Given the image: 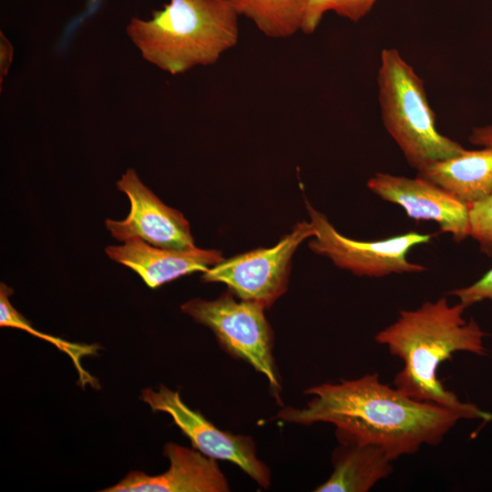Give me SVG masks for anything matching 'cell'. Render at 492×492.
<instances>
[{
  "mask_svg": "<svg viewBox=\"0 0 492 492\" xmlns=\"http://www.w3.org/2000/svg\"><path fill=\"white\" fill-rule=\"evenodd\" d=\"M470 236L492 254V193L469 208Z\"/></svg>",
  "mask_w": 492,
  "mask_h": 492,
  "instance_id": "obj_18",
  "label": "cell"
},
{
  "mask_svg": "<svg viewBox=\"0 0 492 492\" xmlns=\"http://www.w3.org/2000/svg\"><path fill=\"white\" fill-rule=\"evenodd\" d=\"M141 399L153 411L169 415L175 425L200 453L235 464L261 487H269L270 470L257 457L256 446L251 436H237L219 429L201 414L185 405L179 392L164 385L158 391L144 389Z\"/></svg>",
  "mask_w": 492,
  "mask_h": 492,
  "instance_id": "obj_8",
  "label": "cell"
},
{
  "mask_svg": "<svg viewBox=\"0 0 492 492\" xmlns=\"http://www.w3.org/2000/svg\"><path fill=\"white\" fill-rule=\"evenodd\" d=\"M239 15L266 36L286 38L302 29L310 0H229Z\"/></svg>",
  "mask_w": 492,
  "mask_h": 492,
  "instance_id": "obj_15",
  "label": "cell"
},
{
  "mask_svg": "<svg viewBox=\"0 0 492 492\" xmlns=\"http://www.w3.org/2000/svg\"><path fill=\"white\" fill-rule=\"evenodd\" d=\"M462 303L449 305L442 297L412 311H401L397 320L375 335L404 367L394 384L408 396L457 412L463 418L491 421L492 414L474 404L464 403L446 390L437 377L439 365L456 352L486 354L487 333L474 321L466 322Z\"/></svg>",
  "mask_w": 492,
  "mask_h": 492,
  "instance_id": "obj_2",
  "label": "cell"
},
{
  "mask_svg": "<svg viewBox=\"0 0 492 492\" xmlns=\"http://www.w3.org/2000/svg\"><path fill=\"white\" fill-rule=\"evenodd\" d=\"M0 326L20 329L33 334L34 336L48 341L71 357L73 363L78 370L79 377L83 384H85L87 382L91 383L93 381V379L82 369L79 362L82 355L91 354L94 350H96L93 349V346L70 343L51 335L42 333L34 329L28 321L14 307L7 309L4 313L0 320Z\"/></svg>",
  "mask_w": 492,
  "mask_h": 492,
  "instance_id": "obj_17",
  "label": "cell"
},
{
  "mask_svg": "<svg viewBox=\"0 0 492 492\" xmlns=\"http://www.w3.org/2000/svg\"><path fill=\"white\" fill-rule=\"evenodd\" d=\"M266 308L250 301H236L230 291L213 301L191 299L181 305L184 313L210 328L230 354L246 361L278 392L272 349V331L264 315Z\"/></svg>",
  "mask_w": 492,
  "mask_h": 492,
  "instance_id": "obj_5",
  "label": "cell"
},
{
  "mask_svg": "<svg viewBox=\"0 0 492 492\" xmlns=\"http://www.w3.org/2000/svg\"><path fill=\"white\" fill-rule=\"evenodd\" d=\"M469 141L477 146L492 148V125L473 128Z\"/></svg>",
  "mask_w": 492,
  "mask_h": 492,
  "instance_id": "obj_21",
  "label": "cell"
},
{
  "mask_svg": "<svg viewBox=\"0 0 492 492\" xmlns=\"http://www.w3.org/2000/svg\"><path fill=\"white\" fill-rule=\"evenodd\" d=\"M417 177L436 184L470 207L492 193V148L465 149L417 170Z\"/></svg>",
  "mask_w": 492,
  "mask_h": 492,
  "instance_id": "obj_13",
  "label": "cell"
},
{
  "mask_svg": "<svg viewBox=\"0 0 492 492\" xmlns=\"http://www.w3.org/2000/svg\"><path fill=\"white\" fill-rule=\"evenodd\" d=\"M239 14L229 0H169L126 33L144 60L171 74L210 66L239 40Z\"/></svg>",
  "mask_w": 492,
  "mask_h": 492,
  "instance_id": "obj_3",
  "label": "cell"
},
{
  "mask_svg": "<svg viewBox=\"0 0 492 492\" xmlns=\"http://www.w3.org/2000/svg\"><path fill=\"white\" fill-rule=\"evenodd\" d=\"M316 234L307 221L297 223L292 231L271 248H259L228 260L203 272V282H222L241 300L255 302L266 309L288 287L292 257L302 241Z\"/></svg>",
  "mask_w": 492,
  "mask_h": 492,
  "instance_id": "obj_6",
  "label": "cell"
},
{
  "mask_svg": "<svg viewBox=\"0 0 492 492\" xmlns=\"http://www.w3.org/2000/svg\"><path fill=\"white\" fill-rule=\"evenodd\" d=\"M105 251L112 261L138 273L152 289L194 272H204L223 260L216 250L162 248L139 238L128 240L122 245H109Z\"/></svg>",
  "mask_w": 492,
  "mask_h": 492,
  "instance_id": "obj_12",
  "label": "cell"
},
{
  "mask_svg": "<svg viewBox=\"0 0 492 492\" xmlns=\"http://www.w3.org/2000/svg\"><path fill=\"white\" fill-rule=\"evenodd\" d=\"M130 202L128 215L122 220L108 219L106 228L117 241L139 238L169 249L189 250L195 246L189 221L184 215L164 204L140 180L133 169H128L117 182Z\"/></svg>",
  "mask_w": 492,
  "mask_h": 492,
  "instance_id": "obj_9",
  "label": "cell"
},
{
  "mask_svg": "<svg viewBox=\"0 0 492 492\" xmlns=\"http://www.w3.org/2000/svg\"><path fill=\"white\" fill-rule=\"evenodd\" d=\"M311 223L316 231L309 248L324 255L341 269L358 276L383 277L391 273L419 272L425 268L406 256L418 244L431 241L430 234L409 231L374 241H355L340 234L327 217L306 201Z\"/></svg>",
  "mask_w": 492,
  "mask_h": 492,
  "instance_id": "obj_7",
  "label": "cell"
},
{
  "mask_svg": "<svg viewBox=\"0 0 492 492\" xmlns=\"http://www.w3.org/2000/svg\"><path fill=\"white\" fill-rule=\"evenodd\" d=\"M376 79L384 127L412 168L419 170L465 150L437 130L423 79L396 49L381 51Z\"/></svg>",
  "mask_w": 492,
  "mask_h": 492,
  "instance_id": "obj_4",
  "label": "cell"
},
{
  "mask_svg": "<svg viewBox=\"0 0 492 492\" xmlns=\"http://www.w3.org/2000/svg\"><path fill=\"white\" fill-rule=\"evenodd\" d=\"M169 469L157 476L133 471L104 492H226L228 481L214 458L175 443L164 446Z\"/></svg>",
  "mask_w": 492,
  "mask_h": 492,
  "instance_id": "obj_11",
  "label": "cell"
},
{
  "mask_svg": "<svg viewBox=\"0 0 492 492\" xmlns=\"http://www.w3.org/2000/svg\"><path fill=\"white\" fill-rule=\"evenodd\" d=\"M377 0H310L301 31L313 34L323 15L333 12L352 22L363 19L373 8Z\"/></svg>",
  "mask_w": 492,
  "mask_h": 492,
  "instance_id": "obj_16",
  "label": "cell"
},
{
  "mask_svg": "<svg viewBox=\"0 0 492 492\" xmlns=\"http://www.w3.org/2000/svg\"><path fill=\"white\" fill-rule=\"evenodd\" d=\"M313 397L302 408H282L276 418L313 425L329 423L338 440L382 447L394 461L416 453L424 445L436 446L462 415L434 403L414 399L381 383L377 373L354 380L310 387Z\"/></svg>",
  "mask_w": 492,
  "mask_h": 492,
  "instance_id": "obj_1",
  "label": "cell"
},
{
  "mask_svg": "<svg viewBox=\"0 0 492 492\" xmlns=\"http://www.w3.org/2000/svg\"><path fill=\"white\" fill-rule=\"evenodd\" d=\"M367 187L384 200L401 206L410 218L436 221L456 241L470 236V207L425 179L376 172Z\"/></svg>",
  "mask_w": 492,
  "mask_h": 492,
  "instance_id": "obj_10",
  "label": "cell"
},
{
  "mask_svg": "<svg viewBox=\"0 0 492 492\" xmlns=\"http://www.w3.org/2000/svg\"><path fill=\"white\" fill-rule=\"evenodd\" d=\"M332 456L333 471L316 492H366L388 477L393 460L380 446L353 440H338Z\"/></svg>",
  "mask_w": 492,
  "mask_h": 492,
  "instance_id": "obj_14",
  "label": "cell"
},
{
  "mask_svg": "<svg viewBox=\"0 0 492 492\" xmlns=\"http://www.w3.org/2000/svg\"><path fill=\"white\" fill-rule=\"evenodd\" d=\"M466 307L484 300H492V269L475 283L448 292Z\"/></svg>",
  "mask_w": 492,
  "mask_h": 492,
  "instance_id": "obj_19",
  "label": "cell"
},
{
  "mask_svg": "<svg viewBox=\"0 0 492 492\" xmlns=\"http://www.w3.org/2000/svg\"><path fill=\"white\" fill-rule=\"evenodd\" d=\"M14 56V47L10 40L5 35L0 33V85L7 77L10 67L12 65Z\"/></svg>",
  "mask_w": 492,
  "mask_h": 492,
  "instance_id": "obj_20",
  "label": "cell"
}]
</instances>
